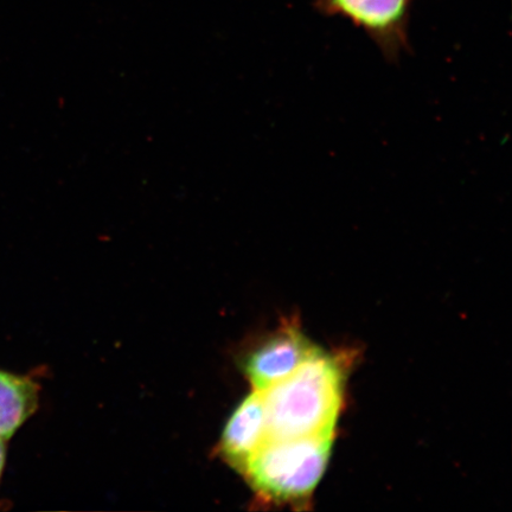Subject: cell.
Here are the masks:
<instances>
[{"label":"cell","instance_id":"6","mask_svg":"<svg viewBox=\"0 0 512 512\" xmlns=\"http://www.w3.org/2000/svg\"><path fill=\"white\" fill-rule=\"evenodd\" d=\"M38 390L29 377L0 370V439L10 440L36 412Z\"/></svg>","mask_w":512,"mask_h":512},{"label":"cell","instance_id":"3","mask_svg":"<svg viewBox=\"0 0 512 512\" xmlns=\"http://www.w3.org/2000/svg\"><path fill=\"white\" fill-rule=\"evenodd\" d=\"M415 0H315V9L326 17L347 19L366 32L389 62L407 53L409 22Z\"/></svg>","mask_w":512,"mask_h":512},{"label":"cell","instance_id":"7","mask_svg":"<svg viewBox=\"0 0 512 512\" xmlns=\"http://www.w3.org/2000/svg\"><path fill=\"white\" fill-rule=\"evenodd\" d=\"M6 462V441L0 439V479H2Z\"/></svg>","mask_w":512,"mask_h":512},{"label":"cell","instance_id":"2","mask_svg":"<svg viewBox=\"0 0 512 512\" xmlns=\"http://www.w3.org/2000/svg\"><path fill=\"white\" fill-rule=\"evenodd\" d=\"M332 444L334 437L267 438L242 475L268 501L305 503L324 476Z\"/></svg>","mask_w":512,"mask_h":512},{"label":"cell","instance_id":"4","mask_svg":"<svg viewBox=\"0 0 512 512\" xmlns=\"http://www.w3.org/2000/svg\"><path fill=\"white\" fill-rule=\"evenodd\" d=\"M318 348L296 325L288 324L246 358L243 370L254 390L265 392L291 376Z\"/></svg>","mask_w":512,"mask_h":512},{"label":"cell","instance_id":"1","mask_svg":"<svg viewBox=\"0 0 512 512\" xmlns=\"http://www.w3.org/2000/svg\"><path fill=\"white\" fill-rule=\"evenodd\" d=\"M344 382L342 361L318 349L291 376L262 392L268 438L334 437Z\"/></svg>","mask_w":512,"mask_h":512},{"label":"cell","instance_id":"5","mask_svg":"<svg viewBox=\"0 0 512 512\" xmlns=\"http://www.w3.org/2000/svg\"><path fill=\"white\" fill-rule=\"evenodd\" d=\"M267 438L264 395L254 390L230 416L222 434L220 452L229 465L242 473Z\"/></svg>","mask_w":512,"mask_h":512}]
</instances>
